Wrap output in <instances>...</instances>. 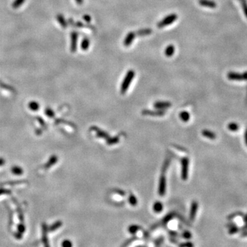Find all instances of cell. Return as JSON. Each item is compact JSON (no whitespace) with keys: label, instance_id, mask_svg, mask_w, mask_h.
<instances>
[{"label":"cell","instance_id":"32","mask_svg":"<svg viewBox=\"0 0 247 247\" xmlns=\"http://www.w3.org/2000/svg\"><path fill=\"white\" fill-rule=\"evenodd\" d=\"M172 217H173V216L172 214H169L168 216H167L166 218H164V223H167V222H169L170 220H171V219H172Z\"/></svg>","mask_w":247,"mask_h":247},{"label":"cell","instance_id":"18","mask_svg":"<svg viewBox=\"0 0 247 247\" xmlns=\"http://www.w3.org/2000/svg\"><path fill=\"white\" fill-rule=\"evenodd\" d=\"M202 135L205 136V137L210 139H215L216 137V134L211 131H209V130H204V131H202Z\"/></svg>","mask_w":247,"mask_h":247},{"label":"cell","instance_id":"2","mask_svg":"<svg viewBox=\"0 0 247 247\" xmlns=\"http://www.w3.org/2000/svg\"><path fill=\"white\" fill-rule=\"evenodd\" d=\"M177 18H178V16L176 14H170L167 15V17L163 19L162 20L158 23L157 27L159 28H163L167 26H169V25L172 24L173 22H175L177 20Z\"/></svg>","mask_w":247,"mask_h":247},{"label":"cell","instance_id":"28","mask_svg":"<svg viewBox=\"0 0 247 247\" xmlns=\"http://www.w3.org/2000/svg\"><path fill=\"white\" fill-rule=\"evenodd\" d=\"M192 237V234L191 232H189V231H185L182 233V237L185 240H189L191 239Z\"/></svg>","mask_w":247,"mask_h":247},{"label":"cell","instance_id":"10","mask_svg":"<svg viewBox=\"0 0 247 247\" xmlns=\"http://www.w3.org/2000/svg\"><path fill=\"white\" fill-rule=\"evenodd\" d=\"M198 3L201 6L206 8H216L217 6L216 3L214 1H211V0H198Z\"/></svg>","mask_w":247,"mask_h":247},{"label":"cell","instance_id":"11","mask_svg":"<svg viewBox=\"0 0 247 247\" xmlns=\"http://www.w3.org/2000/svg\"><path fill=\"white\" fill-rule=\"evenodd\" d=\"M56 20H57V21H58L59 24L62 26L63 28H64V29L67 28V27L68 26V21H66L65 17L62 14L57 15Z\"/></svg>","mask_w":247,"mask_h":247},{"label":"cell","instance_id":"4","mask_svg":"<svg viewBox=\"0 0 247 247\" xmlns=\"http://www.w3.org/2000/svg\"><path fill=\"white\" fill-rule=\"evenodd\" d=\"M71 37V44H70V51L72 53H74L77 50L78 46V33L76 31H72L70 34Z\"/></svg>","mask_w":247,"mask_h":247},{"label":"cell","instance_id":"16","mask_svg":"<svg viewBox=\"0 0 247 247\" xmlns=\"http://www.w3.org/2000/svg\"><path fill=\"white\" fill-rule=\"evenodd\" d=\"M175 52V47L172 45H170L167 46L166 50H165V55L167 57L172 56Z\"/></svg>","mask_w":247,"mask_h":247},{"label":"cell","instance_id":"14","mask_svg":"<svg viewBox=\"0 0 247 247\" xmlns=\"http://www.w3.org/2000/svg\"><path fill=\"white\" fill-rule=\"evenodd\" d=\"M152 30L150 28H145V29H141L137 31L136 32V35L139 36V37H144V36H148L150 35L152 33Z\"/></svg>","mask_w":247,"mask_h":247},{"label":"cell","instance_id":"17","mask_svg":"<svg viewBox=\"0 0 247 247\" xmlns=\"http://www.w3.org/2000/svg\"><path fill=\"white\" fill-rule=\"evenodd\" d=\"M89 46H90L89 39L87 37L84 38L83 40L82 41L80 45L82 50H83V51H87V50L89 49Z\"/></svg>","mask_w":247,"mask_h":247},{"label":"cell","instance_id":"7","mask_svg":"<svg viewBox=\"0 0 247 247\" xmlns=\"http://www.w3.org/2000/svg\"><path fill=\"white\" fill-rule=\"evenodd\" d=\"M136 36V34L134 32H130L126 35L124 40V46L125 47H129L131 46V44L133 42Z\"/></svg>","mask_w":247,"mask_h":247},{"label":"cell","instance_id":"21","mask_svg":"<svg viewBox=\"0 0 247 247\" xmlns=\"http://www.w3.org/2000/svg\"><path fill=\"white\" fill-rule=\"evenodd\" d=\"M26 0H14V2L12 4V7L14 9H17L24 4Z\"/></svg>","mask_w":247,"mask_h":247},{"label":"cell","instance_id":"15","mask_svg":"<svg viewBox=\"0 0 247 247\" xmlns=\"http://www.w3.org/2000/svg\"><path fill=\"white\" fill-rule=\"evenodd\" d=\"M47 227L46 224H44L43 225V242L44 244V245H45V247H50L49 245V243H48V240H47Z\"/></svg>","mask_w":247,"mask_h":247},{"label":"cell","instance_id":"26","mask_svg":"<svg viewBox=\"0 0 247 247\" xmlns=\"http://www.w3.org/2000/svg\"><path fill=\"white\" fill-rule=\"evenodd\" d=\"M228 128L232 131H236L239 129V126L236 123H231L228 125Z\"/></svg>","mask_w":247,"mask_h":247},{"label":"cell","instance_id":"1","mask_svg":"<svg viewBox=\"0 0 247 247\" xmlns=\"http://www.w3.org/2000/svg\"><path fill=\"white\" fill-rule=\"evenodd\" d=\"M135 71L132 70V69L129 70L127 72V74H126L125 77L123 80L122 84L121 85V88H120V92H121L122 94H124L126 91H128L130 84H131V82L132 81V80H133V78L135 77Z\"/></svg>","mask_w":247,"mask_h":247},{"label":"cell","instance_id":"20","mask_svg":"<svg viewBox=\"0 0 247 247\" xmlns=\"http://www.w3.org/2000/svg\"><path fill=\"white\" fill-rule=\"evenodd\" d=\"M139 230V227L136 224H131L128 228V232L131 234V235H135L137 233Z\"/></svg>","mask_w":247,"mask_h":247},{"label":"cell","instance_id":"31","mask_svg":"<svg viewBox=\"0 0 247 247\" xmlns=\"http://www.w3.org/2000/svg\"><path fill=\"white\" fill-rule=\"evenodd\" d=\"M82 18H83L84 21H86L87 24H88V23H90L91 21V17H90L89 15H84L83 16V17H82Z\"/></svg>","mask_w":247,"mask_h":247},{"label":"cell","instance_id":"5","mask_svg":"<svg viewBox=\"0 0 247 247\" xmlns=\"http://www.w3.org/2000/svg\"><path fill=\"white\" fill-rule=\"evenodd\" d=\"M228 78L232 80H247V72L244 74H238V73L230 72L227 75Z\"/></svg>","mask_w":247,"mask_h":247},{"label":"cell","instance_id":"33","mask_svg":"<svg viewBox=\"0 0 247 247\" xmlns=\"http://www.w3.org/2000/svg\"><path fill=\"white\" fill-rule=\"evenodd\" d=\"M75 1L79 5L82 4H83V2H84V0H75Z\"/></svg>","mask_w":247,"mask_h":247},{"label":"cell","instance_id":"9","mask_svg":"<svg viewBox=\"0 0 247 247\" xmlns=\"http://www.w3.org/2000/svg\"><path fill=\"white\" fill-rule=\"evenodd\" d=\"M142 114L144 115H150V116H163L165 114V111L163 110H144L142 111Z\"/></svg>","mask_w":247,"mask_h":247},{"label":"cell","instance_id":"24","mask_svg":"<svg viewBox=\"0 0 247 247\" xmlns=\"http://www.w3.org/2000/svg\"><path fill=\"white\" fill-rule=\"evenodd\" d=\"M128 201H129V203L131 204V205L132 206H136L137 205V199L136 198L135 196L133 194H131L129 196V198H128Z\"/></svg>","mask_w":247,"mask_h":247},{"label":"cell","instance_id":"25","mask_svg":"<svg viewBox=\"0 0 247 247\" xmlns=\"http://www.w3.org/2000/svg\"><path fill=\"white\" fill-rule=\"evenodd\" d=\"M61 225H62L61 222L58 221V222H56V223L52 224V225L49 228V230L50 231V232H54V231H55L57 229H58L60 227H61ZM50 231H49V232H50Z\"/></svg>","mask_w":247,"mask_h":247},{"label":"cell","instance_id":"12","mask_svg":"<svg viewBox=\"0 0 247 247\" xmlns=\"http://www.w3.org/2000/svg\"><path fill=\"white\" fill-rule=\"evenodd\" d=\"M154 106L156 109H164L168 108V107L171 106V103H170L169 102H163V101H161V102H155Z\"/></svg>","mask_w":247,"mask_h":247},{"label":"cell","instance_id":"30","mask_svg":"<svg viewBox=\"0 0 247 247\" xmlns=\"http://www.w3.org/2000/svg\"><path fill=\"white\" fill-rule=\"evenodd\" d=\"M180 247H194V244L191 242H187L185 243L181 244Z\"/></svg>","mask_w":247,"mask_h":247},{"label":"cell","instance_id":"19","mask_svg":"<svg viewBox=\"0 0 247 247\" xmlns=\"http://www.w3.org/2000/svg\"><path fill=\"white\" fill-rule=\"evenodd\" d=\"M153 211L155 212V213H160V212L162 211L163 209V204L161 203V202L159 201H157L156 202H154V205H153Z\"/></svg>","mask_w":247,"mask_h":247},{"label":"cell","instance_id":"27","mask_svg":"<svg viewBox=\"0 0 247 247\" xmlns=\"http://www.w3.org/2000/svg\"><path fill=\"white\" fill-rule=\"evenodd\" d=\"M238 1H240V3H241L244 13H245L246 17L247 18V3L246 2V0H238Z\"/></svg>","mask_w":247,"mask_h":247},{"label":"cell","instance_id":"29","mask_svg":"<svg viewBox=\"0 0 247 247\" xmlns=\"http://www.w3.org/2000/svg\"><path fill=\"white\" fill-rule=\"evenodd\" d=\"M62 247H73L72 242L69 240H65L62 243Z\"/></svg>","mask_w":247,"mask_h":247},{"label":"cell","instance_id":"34","mask_svg":"<svg viewBox=\"0 0 247 247\" xmlns=\"http://www.w3.org/2000/svg\"><path fill=\"white\" fill-rule=\"evenodd\" d=\"M245 142H246V144L247 145V129H246V132H245Z\"/></svg>","mask_w":247,"mask_h":247},{"label":"cell","instance_id":"8","mask_svg":"<svg viewBox=\"0 0 247 247\" xmlns=\"http://www.w3.org/2000/svg\"><path fill=\"white\" fill-rule=\"evenodd\" d=\"M198 208V203L196 201H193L191 205L190 208V213H189V218L192 221L195 219L196 213H197Z\"/></svg>","mask_w":247,"mask_h":247},{"label":"cell","instance_id":"6","mask_svg":"<svg viewBox=\"0 0 247 247\" xmlns=\"http://www.w3.org/2000/svg\"><path fill=\"white\" fill-rule=\"evenodd\" d=\"M166 176H164V175H162L159 179L158 193H159V194L160 196H164L166 194Z\"/></svg>","mask_w":247,"mask_h":247},{"label":"cell","instance_id":"22","mask_svg":"<svg viewBox=\"0 0 247 247\" xmlns=\"http://www.w3.org/2000/svg\"><path fill=\"white\" fill-rule=\"evenodd\" d=\"M119 141V137H109L106 139V143L108 145H113L118 144Z\"/></svg>","mask_w":247,"mask_h":247},{"label":"cell","instance_id":"13","mask_svg":"<svg viewBox=\"0 0 247 247\" xmlns=\"http://www.w3.org/2000/svg\"><path fill=\"white\" fill-rule=\"evenodd\" d=\"M93 130L96 132L98 137H99L100 138L106 139L110 137L109 134L107 133V132H106L105 131H102V130H100L99 128H98L97 127H93Z\"/></svg>","mask_w":247,"mask_h":247},{"label":"cell","instance_id":"3","mask_svg":"<svg viewBox=\"0 0 247 247\" xmlns=\"http://www.w3.org/2000/svg\"><path fill=\"white\" fill-rule=\"evenodd\" d=\"M181 176L183 180H187L188 178L189 172V159L188 158H183L181 160Z\"/></svg>","mask_w":247,"mask_h":247},{"label":"cell","instance_id":"23","mask_svg":"<svg viewBox=\"0 0 247 247\" xmlns=\"http://www.w3.org/2000/svg\"><path fill=\"white\" fill-rule=\"evenodd\" d=\"M180 118L181 119L183 122H188L189 119V114L187 111H183L180 113Z\"/></svg>","mask_w":247,"mask_h":247}]
</instances>
